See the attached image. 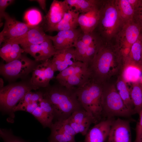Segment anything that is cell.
I'll use <instances>...</instances> for the list:
<instances>
[{"label":"cell","instance_id":"6da1fadb","mask_svg":"<svg viewBox=\"0 0 142 142\" xmlns=\"http://www.w3.org/2000/svg\"><path fill=\"white\" fill-rule=\"evenodd\" d=\"M125 58L114 45L105 42L88 65L90 80L103 84L114 76L120 75Z\"/></svg>","mask_w":142,"mask_h":142},{"label":"cell","instance_id":"7a4b0ae2","mask_svg":"<svg viewBox=\"0 0 142 142\" xmlns=\"http://www.w3.org/2000/svg\"><path fill=\"white\" fill-rule=\"evenodd\" d=\"M46 88L44 98L52 105L57 120L67 119L74 111L82 108L77 98V88H67L59 83Z\"/></svg>","mask_w":142,"mask_h":142},{"label":"cell","instance_id":"3957f363","mask_svg":"<svg viewBox=\"0 0 142 142\" xmlns=\"http://www.w3.org/2000/svg\"><path fill=\"white\" fill-rule=\"evenodd\" d=\"M123 25L119 16L115 0H102L97 32L104 41H109L115 36Z\"/></svg>","mask_w":142,"mask_h":142},{"label":"cell","instance_id":"277c9868","mask_svg":"<svg viewBox=\"0 0 142 142\" xmlns=\"http://www.w3.org/2000/svg\"><path fill=\"white\" fill-rule=\"evenodd\" d=\"M103 85L90 80L76 90L77 98L82 107L93 117L96 124L100 120L103 115Z\"/></svg>","mask_w":142,"mask_h":142},{"label":"cell","instance_id":"5b68a950","mask_svg":"<svg viewBox=\"0 0 142 142\" xmlns=\"http://www.w3.org/2000/svg\"><path fill=\"white\" fill-rule=\"evenodd\" d=\"M102 106L103 115L107 118L130 117L134 113L126 106L116 88L109 82L103 84Z\"/></svg>","mask_w":142,"mask_h":142},{"label":"cell","instance_id":"8992f818","mask_svg":"<svg viewBox=\"0 0 142 142\" xmlns=\"http://www.w3.org/2000/svg\"><path fill=\"white\" fill-rule=\"evenodd\" d=\"M56 79L58 83L67 88L81 87L90 80L88 65L80 61H76L59 72Z\"/></svg>","mask_w":142,"mask_h":142},{"label":"cell","instance_id":"52a82bcc","mask_svg":"<svg viewBox=\"0 0 142 142\" xmlns=\"http://www.w3.org/2000/svg\"><path fill=\"white\" fill-rule=\"evenodd\" d=\"M33 89L30 82L12 84L0 88L1 109L7 112H13L18 103L27 93Z\"/></svg>","mask_w":142,"mask_h":142},{"label":"cell","instance_id":"ba28073f","mask_svg":"<svg viewBox=\"0 0 142 142\" xmlns=\"http://www.w3.org/2000/svg\"><path fill=\"white\" fill-rule=\"evenodd\" d=\"M37 62L22 55L17 59L0 66L1 74L10 80L27 76L37 65Z\"/></svg>","mask_w":142,"mask_h":142},{"label":"cell","instance_id":"9c48e42d","mask_svg":"<svg viewBox=\"0 0 142 142\" xmlns=\"http://www.w3.org/2000/svg\"><path fill=\"white\" fill-rule=\"evenodd\" d=\"M142 29L133 19L124 24L115 37V46L126 58L138 39Z\"/></svg>","mask_w":142,"mask_h":142},{"label":"cell","instance_id":"30bf717a","mask_svg":"<svg viewBox=\"0 0 142 142\" xmlns=\"http://www.w3.org/2000/svg\"><path fill=\"white\" fill-rule=\"evenodd\" d=\"M5 22L0 33V44L18 38L25 34L33 26L16 20L6 13L4 17Z\"/></svg>","mask_w":142,"mask_h":142},{"label":"cell","instance_id":"8fae6325","mask_svg":"<svg viewBox=\"0 0 142 142\" xmlns=\"http://www.w3.org/2000/svg\"><path fill=\"white\" fill-rule=\"evenodd\" d=\"M55 71L49 59L37 65L32 71L30 82L36 90L40 88H46L53 78Z\"/></svg>","mask_w":142,"mask_h":142},{"label":"cell","instance_id":"7c38bea8","mask_svg":"<svg viewBox=\"0 0 142 142\" xmlns=\"http://www.w3.org/2000/svg\"><path fill=\"white\" fill-rule=\"evenodd\" d=\"M72 8L64 1L54 0L44 18L43 28L45 32H49L62 19L65 13Z\"/></svg>","mask_w":142,"mask_h":142},{"label":"cell","instance_id":"4fadbf2b","mask_svg":"<svg viewBox=\"0 0 142 142\" xmlns=\"http://www.w3.org/2000/svg\"><path fill=\"white\" fill-rule=\"evenodd\" d=\"M106 142H132L130 121L114 120Z\"/></svg>","mask_w":142,"mask_h":142},{"label":"cell","instance_id":"5bb4252c","mask_svg":"<svg viewBox=\"0 0 142 142\" xmlns=\"http://www.w3.org/2000/svg\"><path fill=\"white\" fill-rule=\"evenodd\" d=\"M82 33L80 28L63 31L58 32L56 35H48L57 50L74 47L79 37Z\"/></svg>","mask_w":142,"mask_h":142},{"label":"cell","instance_id":"9a60e30c","mask_svg":"<svg viewBox=\"0 0 142 142\" xmlns=\"http://www.w3.org/2000/svg\"><path fill=\"white\" fill-rule=\"evenodd\" d=\"M113 120L107 118L95 124L85 135V142H106Z\"/></svg>","mask_w":142,"mask_h":142},{"label":"cell","instance_id":"2e32d148","mask_svg":"<svg viewBox=\"0 0 142 142\" xmlns=\"http://www.w3.org/2000/svg\"><path fill=\"white\" fill-rule=\"evenodd\" d=\"M67 119L73 129L82 134L88 132L92 123L96 124L93 117L83 108L74 111Z\"/></svg>","mask_w":142,"mask_h":142},{"label":"cell","instance_id":"e0dca14e","mask_svg":"<svg viewBox=\"0 0 142 142\" xmlns=\"http://www.w3.org/2000/svg\"><path fill=\"white\" fill-rule=\"evenodd\" d=\"M48 38L42 27L38 25L33 26L23 35L7 42L17 43L23 48L30 45L41 44Z\"/></svg>","mask_w":142,"mask_h":142},{"label":"cell","instance_id":"ac0fdd59","mask_svg":"<svg viewBox=\"0 0 142 142\" xmlns=\"http://www.w3.org/2000/svg\"><path fill=\"white\" fill-rule=\"evenodd\" d=\"M55 72H60L77 61L75 54L74 47L56 50L51 60Z\"/></svg>","mask_w":142,"mask_h":142},{"label":"cell","instance_id":"d6986e66","mask_svg":"<svg viewBox=\"0 0 142 142\" xmlns=\"http://www.w3.org/2000/svg\"><path fill=\"white\" fill-rule=\"evenodd\" d=\"M101 4L99 6L91 11L86 13H80L79 15L78 22L83 33H92L94 31L97 27L99 19Z\"/></svg>","mask_w":142,"mask_h":142},{"label":"cell","instance_id":"ffe728a7","mask_svg":"<svg viewBox=\"0 0 142 142\" xmlns=\"http://www.w3.org/2000/svg\"><path fill=\"white\" fill-rule=\"evenodd\" d=\"M80 13L72 8L69 10L64 14L60 21L51 29L49 32L68 30L77 28L79 26L78 17Z\"/></svg>","mask_w":142,"mask_h":142},{"label":"cell","instance_id":"44dd1931","mask_svg":"<svg viewBox=\"0 0 142 142\" xmlns=\"http://www.w3.org/2000/svg\"><path fill=\"white\" fill-rule=\"evenodd\" d=\"M22 54L19 45L10 41L5 42L0 49V56L6 63L17 59Z\"/></svg>","mask_w":142,"mask_h":142},{"label":"cell","instance_id":"7402d4cb","mask_svg":"<svg viewBox=\"0 0 142 142\" xmlns=\"http://www.w3.org/2000/svg\"><path fill=\"white\" fill-rule=\"evenodd\" d=\"M56 51L52 41L48 38L41 44L37 45L34 59L37 62L45 61L53 56Z\"/></svg>","mask_w":142,"mask_h":142},{"label":"cell","instance_id":"603a6c76","mask_svg":"<svg viewBox=\"0 0 142 142\" xmlns=\"http://www.w3.org/2000/svg\"><path fill=\"white\" fill-rule=\"evenodd\" d=\"M72 8H74L76 11L80 13H87L99 6L102 0H65Z\"/></svg>","mask_w":142,"mask_h":142},{"label":"cell","instance_id":"cb8c5ba5","mask_svg":"<svg viewBox=\"0 0 142 142\" xmlns=\"http://www.w3.org/2000/svg\"><path fill=\"white\" fill-rule=\"evenodd\" d=\"M115 84L116 90L126 106L129 110L135 114L129 88L120 75L118 77Z\"/></svg>","mask_w":142,"mask_h":142},{"label":"cell","instance_id":"d4e9b609","mask_svg":"<svg viewBox=\"0 0 142 142\" xmlns=\"http://www.w3.org/2000/svg\"><path fill=\"white\" fill-rule=\"evenodd\" d=\"M115 3L123 24L133 19L135 11L128 0H115Z\"/></svg>","mask_w":142,"mask_h":142},{"label":"cell","instance_id":"484cf974","mask_svg":"<svg viewBox=\"0 0 142 142\" xmlns=\"http://www.w3.org/2000/svg\"><path fill=\"white\" fill-rule=\"evenodd\" d=\"M142 42L140 35L136 42L131 47L125 62L135 65L141 69V60Z\"/></svg>","mask_w":142,"mask_h":142},{"label":"cell","instance_id":"4316f807","mask_svg":"<svg viewBox=\"0 0 142 142\" xmlns=\"http://www.w3.org/2000/svg\"><path fill=\"white\" fill-rule=\"evenodd\" d=\"M120 75L126 83H132L140 81L142 76V71L135 65L125 63Z\"/></svg>","mask_w":142,"mask_h":142},{"label":"cell","instance_id":"83f0119b","mask_svg":"<svg viewBox=\"0 0 142 142\" xmlns=\"http://www.w3.org/2000/svg\"><path fill=\"white\" fill-rule=\"evenodd\" d=\"M129 89L134 112L139 114L142 109V85L139 81L132 83Z\"/></svg>","mask_w":142,"mask_h":142},{"label":"cell","instance_id":"f1b7e54d","mask_svg":"<svg viewBox=\"0 0 142 142\" xmlns=\"http://www.w3.org/2000/svg\"><path fill=\"white\" fill-rule=\"evenodd\" d=\"M50 129L51 133L48 142H77L75 136L56 129Z\"/></svg>","mask_w":142,"mask_h":142},{"label":"cell","instance_id":"f546056e","mask_svg":"<svg viewBox=\"0 0 142 142\" xmlns=\"http://www.w3.org/2000/svg\"><path fill=\"white\" fill-rule=\"evenodd\" d=\"M44 126L50 127L53 119L50 117L39 105L31 113Z\"/></svg>","mask_w":142,"mask_h":142},{"label":"cell","instance_id":"4dcf8cb0","mask_svg":"<svg viewBox=\"0 0 142 142\" xmlns=\"http://www.w3.org/2000/svg\"><path fill=\"white\" fill-rule=\"evenodd\" d=\"M50 128L59 130L74 136L77 134L69 124L67 119L57 120L53 123Z\"/></svg>","mask_w":142,"mask_h":142},{"label":"cell","instance_id":"1f68e13d","mask_svg":"<svg viewBox=\"0 0 142 142\" xmlns=\"http://www.w3.org/2000/svg\"><path fill=\"white\" fill-rule=\"evenodd\" d=\"M24 17L27 24L33 26L38 25L42 20L40 12L36 9H32L28 11L26 13Z\"/></svg>","mask_w":142,"mask_h":142},{"label":"cell","instance_id":"d6a6232c","mask_svg":"<svg viewBox=\"0 0 142 142\" xmlns=\"http://www.w3.org/2000/svg\"><path fill=\"white\" fill-rule=\"evenodd\" d=\"M0 136L4 142H25L14 136L11 133L3 129L0 130Z\"/></svg>","mask_w":142,"mask_h":142},{"label":"cell","instance_id":"836d02e7","mask_svg":"<svg viewBox=\"0 0 142 142\" xmlns=\"http://www.w3.org/2000/svg\"><path fill=\"white\" fill-rule=\"evenodd\" d=\"M39 105V102H31L23 106L15 107L13 109V111L19 110L24 111L31 114Z\"/></svg>","mask_w":142,"mask_h":142},{"label":"cell","instance_id":"e575fe53","mask_svg":"<svg viewBox=\"0 0 142 142\" xmlns=\"http://www.w3.org/2000/svg\"><path fill=\"white\" fill-rule=\"evenodd\" d=\"M139 118L136 128V138L134 142H139L142 133V109L139 114Z\"/></svg>","mask_w":142,"mask_h":142},{"label":"cell","instance_id":"d590c367","mask_svg":"<svg viewBox=\"0 0 142 142\" xmlns=\"http://www.w3.org/2000/svg\"><path fill=\"white\" fill-rule=\"evenodd\" d=\"M12 0H0V21L2 18H4L6 13L5 10L6 8L11 4L14 2Z\"/></svg>","mask_w":142,"mask_h":142},{"label":"cell","instance_id":"8d00e7d4","mask_svg":"<svg viewBox=\"0 0 142 142\" xmlns=\"http://www.w3.org/2000/svg\"><path fill=\"white\" fill-rule=\"evenodd\" d=\"M133 19L142 29V1L139 6L135 11Z\"/></svg>","mask_w":142,"mask_h":142},{"label":"cell","instance_id":"74e56055","mask_svg":"<svg viewBox=\"0 0 142 142\" xmlns=\"http://www.w3.org/2000/svg\"><path fill=\"white\" fill-rule=\"evenodd\" d=\"M128 1L135 11L141 4L142 0H128Z\"/></svg>","mask_w":142,"mask_h":142},{"label":"cell","instance_id":"f35d334b","mask_svg":"<svg viewBox=\"0 0 142 142\" xmlns=\"http://www.w3.org/2000/svg\"><path fill=\"white\" fill-rule=\"evenodd\" d=\"M35 1H36L38 2L42 9L47 14L48 12L46 8V1L45 0H37Z\"/></svg>","mask_w":142,"mask_h":142},{"label":"cell","instance_id":"ab89813d","mask_svg":"<svg viewBox=\"0 0 142 142\" xmlns=\"http://www.w3.org/2000/svg\"><path fill=\"white\" fill-rule=\"evenodd\" d=\"M0 88H2L4 86V82L3 80V79L2 78H0Z\"/></svg>","mask_w":142,"mask_h":142},{"label":"cell","instance_id":"60d3db41","mask_svg":"<svg viewBox=\"0 0 142 142\" xmlns=\"http://www.w3.org/2000/svg\"><path fill=\"white\" fill-rule=\"evenodd\" d=\"M140 36L141 38V42H142V51H141V68L142 66V29L141 30V33L140 34Z\"/></svg>","mask_w":142,"mask_h":142},{"label":"cell","instance_id":"b9f144b4","mask_svg":"<svg viewBox=\"0 0 142 142\" xmlns=\"http://www.w3.org/2000/svg\"><path fill=\"white\" fill-rule=\"evenodd\" d=\"M139 142H142V133L141 134Z\"/></svg>","mask_w":142,"mask_h":142},{"label":"cell","instance_id":"7bdbcfd3","mask_svg":"<svg viewBox=\"0 0 142 142\" xmlns=\"http://www.w3.org/2000/svg\"><path fill=\"white\" fill-rule=\"evenodd\" d=\"M141 84L142 85V76L141 78V79L139 81Z\"/></svg>","mask_w":142,"mask_h":142},{"label":"cell","instance_id":"ee69618b","mask_svg":"<svg viewBox=\"0 0 142 142\" xmlns=\"http://www.w3.org/2000/svg\"><path fill=\"white\" fill-rule=\"evenodd\" d=\"M141 71H142V67H141Z\"/></svg>","mask_w":142,"mask_h":142}]
</instances>
